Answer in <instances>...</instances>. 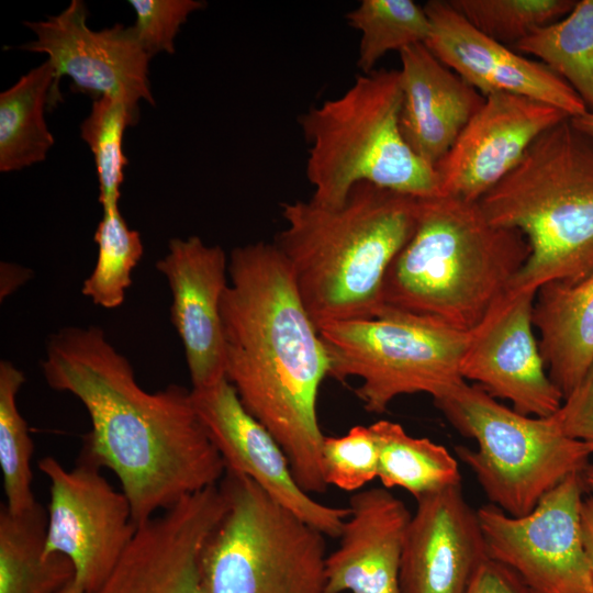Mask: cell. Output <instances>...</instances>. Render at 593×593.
Masks as SVG:
<instances>
[{
	"label": "cell",
	"instance_id": "74e56055",
	"mask_svg": "<svg viewBox=\"0 0 593 593\" xmlns=\"http://www.w3.org/2000/svg\"><path fill=\"white\" fill-rule=\"evenodd\" d=\"M571 123L581 132L593 138V113L586 111L584 114L570 118Z\"/></svg>",
	"mask_w": 593,
	"mask_h": 593
},
{
	"label": "cell",
	"instance_id": "484cf974",
	"mask_svg": "<svg viewBox=\"0 0 593 593\" xmlns=\"http://www.w3.org/2000/svg\"><path fill=\"white\" fill-rule=\"evenodd\" d=\"M513 48L539 58L593 113V0L577 1L562 19L538 29Z\"/></svg>",
	"mask_w": 593,
	"mask_h": 593
},
{
	"label": "cell",
	"instance_id": "ac0fdd59",
	"mask_svg": "<svg viewBox=\"0 0 593 593\" xmlns=\"http://www.w3.org/2000/svg\"><path fill=\"white\" fill-rule=\"evenodd\" d=\"M156 268L171 291L170 321L184 348L192 389L225 377V338L221 315L228 286V260L217 245L199 236L172 238Z\"/></svg>",
	"mask_w": 593,
	"mask_h": 593
},
{
	"label": "cell",
	"instance_id": "9a60e30c",
	"mask_svg": "<svg viewBox=\"0 0 593 593\" xmlns=\"http://www.w3.org/2000/svg\"><path fill=\"white\" fill-rule=\"evenodd\" d=\"M224 511L225 497L217 484L138 525L96 593H205L200 556Z\"/></svg>",
	"mask_w": 593,
	"mask_h": 593
},
{
	"label": "cell",
	"instance_id": "ab89813d",
	"mask_svg": "<svg viewBox=\"0 0 593 593\" xmlns=\"http://www.w3.org/2000/svg\"><path fill=\"white\" fill-rule=\"evenodd\" d=\"M58 593H86L82 586L74 579L65 585Z\"/></svg>",
	"mask_w": 593,
	"mask_h": 593
},
{
	"label": "cell",
	"instance_id": "8fae6325",
	"mask_svg": "<svg viewBox=\"0 0 593 593\" xmlns=\"http://www.w3.org/2000/svg\"><path fill=\"white\" fill-rule=\"evenodd\" d=\"M37 467L49 481L44 555L66 556L75 567V580L86 593H96L135 535L131 504L89 462L78 459L66 469L46 456Z\"/></svg>",
	"mask_w": 593,
	"mask_h": 593
},
{
	"label": "cell",
	"instance_id": "603a6c76",
	"mask_svg": "<svg viewBox=\"0 0 593 593\" xmlns=\"http://www.w3.org/2000/svg\"><path fill=\"white\" fill-rule=\"evenodd\" d=\"M47 510L38 502L13 513L0 508V593H58L75 579L64 555H44Z\"/></svg>",
	"mask_w": 593,
	"mask_h": 593
},
{
	"label": "cell",
	"instance_id": "44dd1931",
	"mask_svg": "<svg viewBox=\"0 0 593 593\" xmlns=\"http://www.w3.org/2000/svg\"><path fill=\"white\" fill-rule=\"evenodd\" d=\"M399 54L401 133L411 149L435 167L481 108L484 96L425 44L409 46Z\"/></svg>",
	"mask_w": 593,
	"mask_h": 593
},
{
	"label": "cell",
	"instance_id": "5bb4252c",
	"mask_svg": "<svg viewBox=\"0 0 593 593\" xmlns=\"http://www.w3.org/2000/svg\"><path fill=\"white\" fill-rule=\"evenodd\" d=\"M191 398L225 470L248 477L277 503L325 536L339 537L349 515L348 506L323 504L298 484L281 446L244 407L226 378L206 388L191 389Z\"/></svg>",
	"mask_w": 593,
	"mask_h": 593
},
{
	"label": "cell",
	"instance_id": "52a82bcc",
	"mask_svg": "<svg viewBox=\"0 0 593 593\" xmlns=\"http://www.w3.org/2000/svg\"><path fill=\"white\" fill-rule=\"evenodd\" d=\"M448 422L478 449L456 448L491 504L507 515L529 514L555 486L589 465L593 447L563 434L553 415L528 416L466 380L434 400Z\"/></svg>",
	"mask_w": 593,
	"mask_h": 593
},
{
	"label": "cell",
	"instance_id": "d6a6232c",
	"mask_svg": "<svg viewBox=\"0 0 593 593\" xmlns=\"http://www.w3.org/2000/svg\"><path fill=\"white\" fill-rule=\"evenodd\" d=\"M135 12L133 26L141 44L153 57L165 52L174 54V40L190 13L202 9L199 0H131Z\"/></svg>",
	"mask_w": 593,
	"mask_h": 593
},
{
	"label": "cell",
	"instance_id": "4dcf8cb0",
	"mask_svg": "<svg viewBox=\"0 0 593 593\" xmlns=\"http://www.w3.org/2000/svg\"><path fill=\"white\" fill-rule=\"evenodd\" d=\"M477 30L514 46L535 31L567 15L574 0H449Z\"/></svg>",
	"mask_w": 593,
	"mask_h": 593
},
{
	"label": "cell",
	"instance_id": "f546056e",
	"mask_svg": "<svg viewBox=\"0 0 593 593\" xmlns=\"http://www.w3.org/2000/svg\"><path fill=\"white\" fill-rule=\"evenodd\" d=\"M137 121L138 115L124 102L101 97L93 100L90 114L81 123V137L88 144L97 167L102 209L119 205L123 169L128 164L123 153V134Z\"/></svg>",
	"mask_w": 593,
	"mask_h": 593
},
{
	"label": "cell",
	"instance_id": "9c48e42d",
	"mask_svg": "<svg viewBox=\"0 0 593 593\" xmlns=\"http://www.w3.org/2000/svg\"><path fill=\"white\" fill-rule=\"evenodd\" d=\"M317 329L329 354V376L359 378L356 395L370 413H384L404 394L436 400L463 381L460 362L469 333L434 320L383 306L372 318Z\"/></svg>",
	"mask_w": 593,
	"mask_h": 593
},
{
	"label": "cell",
	"instance_id": "30bf717a",
	"mask_svg": "<svg viewBox=\"0 0 593 593\" xmlns=\"http://www.w3.org/2000/svg\"><path fill=\"white\" fill-rule=\"evenodd\" d=\"M585 490L582 473H573L525 516H510L491 503L477 510L489 557L532 593H593L580 527Z\"/></svg>",
	"mask_w": 593,
	"mask_h": 593
},
{
	"label": "cell",
	"instance_id": "d590c367",
	"mask_svg": "<svg viewBox=\"0 0 593 593\" xmlns=\"http://www.w3.org/2000/svg\"><path fill=\"white\" fill-rule=\"evenodd\" d=\"M580 527L583 548L593 572V495L582 500Z\"/></svg>",
	"mask_w": 593,
	"mask_h": 593
},
{
	"label": "cell",
	"instance_id": "5b68a950",
	"mask_svg": "<svg viewBox=\"0 0 593 593\" xmlns=\"http://www.w3.org/2000/svg\"><path fill=\"white\" fill-rule=\"evenodd\" d=\"M478 203L491 223L519 231L529 245L511 291L593 276V138L570 118L544 132Z\"/></svg>",
	"mask_w": 593,
	"mask_h": 593
},
{
	"label": "cell",
	"instance_id": "f35d334b",
	"mask_svg": "<svg viewBox=\"0 0 593 593\" xmlns=\"http://www.w3.org/2000/svg\"><path fill=\"white\" fill-rule=\"evenodd\" d=\"M583 482L586 490L593 492V463L588 465L582 472Z\"/></svg>",
	"mask_w": 593,
	"mask_h": 593
},
{
	"label": "cell",
	"instance_id": "d4e9b609",
	"mask_svg": "<svg viewBox=\"0 0 593 593\" xmlns=\"http://www.w3.org/2000/svg\"><path fill=\"white\" fill-rule=\"evenodd\" d=\"M378 447V479L385 489L402 488L415 500L460 484L457 460L441 445L409 435L398 423L370 425Z\"/></svg>",
	"mask_w": 593,
	"mask_h": 593
},
{
	"label": "cell",
	"instance_id": "2e32d148",
	"mask_svg": "<svg viewBox=\"0 0 593 593\" xmlns=\"http://www.w3.org/2000/svg\"><path fill=\"white\" fill-rule=\"evenodd\" d=\"M569 115L525 96L495 92L466 124L435 165L441 195L479 201L547 130Z\"/></svg>",
	"mask_w": 593,
	"mask_h": 593
},
{
	"label": "cell",
	"instance_id": "e0dca14e",
	"mask_svg": "<svg viewBox=\"0 0 593 593\" xmlns=\"http://www.w3.org/2000/svg\"><path fill=\"white\" fill-rule=\"evenodd\" d=\"M430 22L425 46L482 96L507 92L553 105L574 118L588 109L578 93L539 60L484 35L448 1L424 5Z\"/></svg>",
	"mask_w": 593,
	"mask_h": 593
},
{
	"label": "cell",
	"instance_id": "4fadbf2b",
	"mask_svg": "<svg viewBox=\"0 0 593 593\" xmlns=\"http://www.w3.org/2000/svg\"><path fill=\"white\" fill-rule=\"evenodd\" d=\"M537 291H508L469 333L460 362L463 380L475 382L494 399L512 402L516 412L553 415L563 395L550 379L534 333Z\"/></svg>",
	"mask_w": 593,
	"mask_h": 593
},
{
	"label": "cell",
	"instance_id": "d6986e66",
	"mask_svg": "<svg viewBox=\"0 0 593 593\" xmlns=\"http://www.w3.org/2000/svg\"><path fill=\"white\" fill-rule=\"evenodd\" d=\"M489 557L478 512L460 484L416 500L400 567L401 593H466Z\"/></svg>",
	"mask_w": 593,
	"mask_h": 593
},
{
	"label": "cell",
	"instance_id": "277c9868",
	"mask_svg": "<svg viewBox=\"0 0 593 593\" xmlns=\"http://www.w3.org/2000/svg\"><path fill=\"white\" fill-rule=\"evenodd\" d=\"M529 253L525 236L491 223L478 201L419 199L415 231L385 275L382 304L470 333L510 291Z\"/></svg>",
	"mask_w": 593,
	"mask_h": 593
},
{
	"label": "cell",
	"instance_id": "ffe728a7",
	"mask_svg": "<svg viewBox=\"0 0 593 593\" xmlns=\"http://www.w3.org/2000/svg\"><path fill=\"white\" fill-rule=\"evenodd\" d=\"M338 547L326 557L325 593H401L400 567L412 514L385 488L349 499Z\"/></svg>",
	"mask_w": 593,
	"mask_h": 593
},
{
	"label": "cell",
	"instance_id": "e575fe53",
	"mask_svg": "<svg viewBox=\"0 0 593 593\" xmlns=\"http://www.w3.org/2000/svg\"><path fill=\"white\" fill-rule=\"evenodd\" d=\"M466 593H532L519 578L488 557L473 575Z\"/></svg>",
	"mask_w": 593,
	"mask_h": 593
},
{
	"label": "cell",
	"instance_id": "4316f807",
	"mask_svg": "<svg viewBox=\"0 0 593 593\" xmlns=\"http://www.w3.org/2000/svg\"><path fill=\"white\" fill-rule=\"evenodd\" d=\"M346 19L361 35L357 65L363 74L388 52L425 44L432 29L424 7L413 0H362Z\"/></svg>",
	"mask_w": 593,
	"mask_h": 593
},
{
	"label": "cell",
	"instance_id": "1f68e13d",
	"mask_svg": "<svg viewBox=\"0 0 593 593\" xmlns=\"http://www.w3.org/2000/svg\"><path fill=\"white\" fill-rule=\"evenodd\" d=\"M378 447L370 426L357 425L346 435L326 437L322 447L325 480L343 491L358 492L378 477Z\"/></svg>",
	"mask_w": 593,
	"mask_h": 593
},
{
	"label": "cell",
	"instance_id": "8d00e7d4",
	"mask_svg": "<svg viewBox=\"0 0 593 593\" xmlns=\"http://www.w3.org/2000/svg\"><path fill=\"white\" fill-rule=\"evenodd\" d=\"M30 277V271L19 266L1 262V299L8 296Z\"/></svg>",
	"mask_w": 593,
	"mask_h": 593
},
{
	"label": "cell",
	"instance_id": "cb8c5ba5",
	"mask_svg": "<svg viewBox=\"0 0 593 593\" xmlns=\"http://www.w3.org/2000/svg\"><path fill=\"white\" fill-rule=\"evenodd\" d=\"M54 70L46 60L0 93V170L18 171L46 158L54 145L44 110Z\"/></svg>",
	"mask_w": 593,
	"mask_h": 593
},
{
	"label": "cell",
	"instance_id": "f1b7e54d",
	"mask_svg": "<svg viewBox=\"0 0 593 593\" xmlns=\"http://www.w3.org/2000/svg\"><path fill=\"white\" fill-rule=\"evenodd\" d=\"M94 242L97 262L81 292L93 304L114 309L123 303L132 283V271L143 255L141 236L127 226L119 205H112L102 209Z\"/></svg>",
	"mask_w": 593,
	"mask_h": 593
},
{
	"label": "cell",
	"instance_id": "7a4b0ae2",
	"mask_svg": "<svg viewBox=\"0 0 593 593\" xmlns=\"http://www.w3.org/2000/svg\"><path fill=\"white\" fill-rule=\"evenodd\" d=\"M228 278L221 303L225 377L281 446L298 484L324 493L316 403L331 372L327 348L273 243L234 248Z\"/></svg>",
	"mask_w": 593,
	"mask_h": 593
},
{
	"label": "cell",
	"instance_id": "7402d4cb",
	"mask_svg": "<svg viewBox=\"0 0 593 593\" xmlns=\"http://www.w3.org/2000/svg\"><path fill=\"white\" fill-rule=\"evenodd\" d=\"M533 324L548 374L564 400L593 365V276L577 284L540 287Z\"/></svg>",
	"mask_w": 593,
	"mask_h": 593
},
{
	"label": "cell",
	"instance_id": "8992f818",
	"mask_svg": "<svg viewBox=\"0 0 593 593\" xmlns=\"http://www.w3.org/2000/svg\"><path fill=\"white\" fill-rule=\"evenodd\" d=\"M401 103L399 70L379 69L299 118L310 145L305 172L314 188L312 203L338 209L359 182L419 199L441 195L435 168L402 136Z\"/></svg>",
	"mask_w": 593,
	"mask_h": 593
},
{
	"label": "cell",
	"instance_id": "7c38bea8",
	"mask_svg": "<svg viewBox=\"0 0 593 593\" xmlns=\"http://www.w3.org/2000/svg\"><path fill=\"white\" fill-rule=\"evenodd\" d=\"M88 10L72 0L57 15L45 21L24 22L35 41L23 49L47 55L54 70L49 107L61 101L58 85L63 76L71 79V91L97 100L109 97L124 102L138 115V102L155 104L148 79L152 56L141 44L133 26L114 24L100 31L87 24Z\"/></svg>",
	"mask_w": 593,
	"mask_h": 593
},
{
	"label": "cell",
	"instance_id": "836d02e7",
	"mask_svg": "<svg viewBox=\"0 0 593 593\" xmlns=\"http://www.w3.org/2000/svg\"><path fill=\"white\" fill-rule=\"evenodd\" d=\"M553 417L564 435L593 447V365Z\"/></svg>",
	"mask_w": 593,
	"mask_h": 593
},
{
	"label": "cell",
	"instance_id": "6da1fadb",
	"mask_svg": "<svg viewBox=\"0 0 593 593\" xmlns=\"http://www.w3.org/2000/svg\"><path fill=\"white\" fill-rule=\"evenodd\" d=\"M42 371L48 387L76 396L91 428L78 459L111 470L136 526L217 485L224 461L201 422L191 390H144L128 359L98 326L51 335Z\"/></svg>",
	"mask_w": 593,
	"mask_h": 593
},
{
	"label": "cell",
	"instance_id": "83f0119b",
	"mask_svg": "<svg viewBox=\"0 0 593 593\" xmlns=\"http://www.w3.org/2000/svg\"><path fill=\"white\" fill-rule=\"evenodd\" d=\"M24 382L18 367L8 360L0 361V467L4 505L13 513L27 511L37 503L32 489L33 441L16 403Z\"/></svg>",
	"mask_w": 593,
	"mask_h": 593
},
{
	"label": "cell",
	"instance_id": "3957f363",
	"mask_svg": "<svg viewBox=\"0 0 593 593\" xmlns=\"http://www.w3.org/2000/svg\"><path fill=\"white\" fill-rule=\"evenodd\" d=\"M281 209L287 226L273 244L316 327L377 316L388 269L415 231L419 198L359 182L338 209L311 201Z\"/></svg>",
	"mask_w": 593,
	"mask_h": 593
},
{
	"label": "cell",
	"instance_id": "ba28073f",
	"mask_svg": "<svg viewBox=\"0 0 593 593\" xmlns=\"http://www.w3.org/2000/svg\"><path fill=\"white\" fill-rule=\"evenodd\" d=\"M225 511L200 556L205 593H325V535L225 470Z\"/></svg>",
	"mask_w": 593,
	"mask_h": 593
}]
</instances>
